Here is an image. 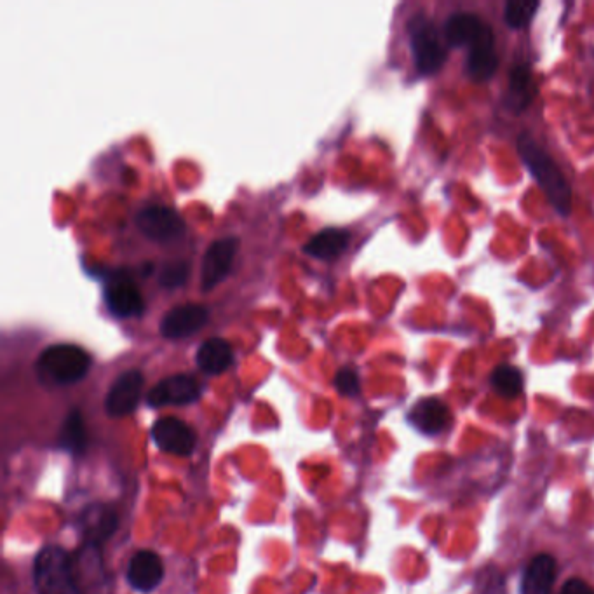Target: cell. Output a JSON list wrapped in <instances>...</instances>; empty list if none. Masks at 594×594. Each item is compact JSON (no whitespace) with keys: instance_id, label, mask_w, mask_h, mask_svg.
<instances>
[{"instance_id":"obj_2","label":"cell","mask_w":594,"mask_h":594,"mask_svg":"<svg viewBox=\"0 0 594 594\" xmlns=\"http://www.w3.org/2000/svg\"><path fill=\"white\" fill-rule=\"evenodd\" d=\"M37 594H84L77 582L74 561L61 547L48 546L34 563Z\"/></svg>"},{"instance_id":"obj_24","label":"cell","mask_w":594,"mask_h":594,"mask_svg":"<svg viewBox=\"0 0 594 594\" xmlns=\"http://www.w3.org/2000/svg\"><path fill=\"white\" fill-rule=\"evenodd\" d=\"M478 591L480 594H507L506 579L499 567L488 565L478 575Z\"/></svg>"},{"instance_id":"obj_26","label":"cell","mask_w":594,"mask_h":594,"mask_svg":"<svg viewBox=\"0 0 594 594\" xmlns=\"http://www.w3.org/2000/svg\"><path fill=\"white\" fill-rule=\"evenodd\" d=\"M335 387L342 396H358L361 391V384H359L358 373L354 372L352 368H342L335 377Z\"/></svg>"},{"instance_id":"obj_22","label":"cell","mask_w":594,"mask_h":594,"mask_svg":"<svg viewBox=\"0 0 594 594\" xmlns=\"http://www.w3.org/2000/svg\"><path fill=\"white\" fill-rule=\"evenodd\" d=\"M492 385L502 398H518L523 391V375L514 366L500 365L492 373Z\"/></svg>"},{"instance_id":"obj_1","label":"cell","mask_w":594,"mask_h":594,"mask_svg":"<svg viewBox=\"0 0 594 594\" xmlns=\"http://www.w3.org/2000/svg\"><path fill=\"white\" fill-rule=\"evenodd\" d=\"M518 150H520L521 159L527 164L530 173L534 175L540 189L554 208L560 211L561 215H570L572 189L553 157L540 147L539 142L530 133H523L520 136Z\"/></svg>"},{"instance_id":"obj_10","label":"cell","mask_w":594,"mask_h":594,"mask_svg":"<svg viewBox=\"0 0 594 594\" xmlns=\"http://www.w3.org/2000/svg\"><path fill=\"white\" fill-rule=\"evenodd\" d=\"M105 302L110 312L117 318H135L140 316L145 307L142 293L133 279L126 276H114L105 288Z\"/></svg>"},{"instance_id":"obj_27","label":"cell","mask_w":594,"mask_h":594,"mask_svg":"<svg viewBox=\"0 0 594 594\" xmlns=\"http://www.w3.org/2000/svg\"><path fill=\"white\" fill-rule=\"evenodd\" d=\"M561 594H593V589L581 579H570L561 589Z\"/></svg>"},{"instance_id":"obj_6","label":"cell","mask_w":594,"mask_h":594,"mask_svg":"<svg viewBox=\"0 0 594 594\" xmlns=\"http://www.w3.org/2000/svg\"><path fill=\"white\" fill-rule=\"evenodd\" d=\"M136 225L142 234L156 243H168L185 232L182 216L166 206H149L140 211L136 216Z\"/></svg>"},{"instance_id":"obj_4","label":"cell","mask_w":594,"mask_h":594,"mask_svg":"<svg viewBox=\"0 0 594 594\" xmlns=\"http://www.w3.org/2000/svg\"><path fill=\"white\" fill-rule=\"evenodd\" d=\"M410 41L420 74H436L443 68L446 61L445 42L429 18L420 14L410 21Z\"/></svg>"},{"instance_id":"obj_16","label":"cell","mask_w":594,"mask_h":594,"mask_svg":"<svg viewBox=\"0 0 594 594\" xmlns=\"http://www.w3.org/2000/svg\"><path fill=\"white\" fill-rule=\"evenodd\" d=\"M497 68H499V56L495 51V35L493 30H490L469 48L467 70L474 81H488L495 75Z\"/></svg>"},{"instance_id":"obj_17","label":"cell","mask_w":594,"mask_h":594,"mask_svg":"<svg viewBox=\"0 0 594 594\" xmlns=\"http://www.w3.org/2000/svg\"><path fill=\"white\" fill-rule=\"evenodd\" d=\"M556 581V561L549 554H539L530 561L523 582L521 594H551Z\"/></svg>"},{"instance_id":"obj_13","label":"cell","mask_w":594,"mask_h":594,"mask_svg":"<svg viewBox=\"0 0 594 594\" xmlns=\"http://www.w3.org/2000/svg\"><path fill=\"white\" fill-rule=\"evenodd\" d=\"M162 577L164 565L159 554L154 551H138L129 561L126 579L129 586L140 593L154 591L161 584Z\"/></svg>"},{"instance_id":"obj_25","label":"cell","mask_w":594,"mask_h":594,"mask_svg":"<svg viewBox=\"0 0 594 594\" xmlns=\"http://www.w3.org/2000/svg\"><path fill=\"white\" fill-rule=\"evenodd\" d=\"M189 264L187 262H171L162 267L161 274H159V283L162 288H180L185 284L187 277H189Z\"/></svg>"},{"instance_id":"obj_11","label":"cell","mask_w":594,"mask_h":594,"mask_svg":"<svg viewBox=\"0 0 594 594\" xmlns=\"http://www.w3.org/2000/svg\"><path fill=\"white\" fill-rule=\"evenodd\" d=\"M208 318L210 314L203 305H178L162 318L161 335L171 340L190 337L206 326Z\"/></svg>"},{"instance_id":"obj_5","label":"cell","mask_w":594,"mask_h":594,"mask_svg":"<svg viewBox=\"0 0 594 594\" xmlns=\"http://www.w3.org/2000/svg\"><path fill=\"white\" fill-rule=\"evenodd\" d=\"M143 378L140 370H128L115 378L114 384L105 398V410L110 417H126L136 410L142 398Z\"/></svg>"},{"instance_id":"obj_23","label":"cell","mask_w":594,"mask_h":594,"mask_svg":"<svg viewBox=\"0 0 594 594\" xmlns=\"http://www.w3.org/2000/svg\"><path fill=\"white\" fill-rule=\"evenodd\" d=\"M539 6L537 0H509L504 11L507 25L511 28L527 27L534 20Z\"/></svg>"},{"instance_id":"obj_19","label":"cell","mask_w":594,"mask_h":594,"mask_svg":"<svg viewBox=\"0 0 594 594\" xmlns=\"http://www.w3.org/2000/svg\"><path fill=\"white\" fill-rule=\"evenodd\" d=\"M199 370L208 375H220V373L229 370L232 361H234V352L227 340L223 338H210L199 347L196 356Z\"/></svg>"},{"instance_id":"obj_21","label":"cell","mask_w":594,"mask_h":594,"mask_svg":"<svg viewBox=\"0 0 594 594\" xmlns=\"http://www.w3.org/2000/svg\"><path fill=\"white\" fill-rule=\"evenodd\" d=\"M58 445L61 450L70 453V455H82L86 452L88 445V436H86V426L79 410H72L68 413L67 419L61 424L60 434H58Z\"/></svg>"},{"instance_id":"obj_14","label":"cell","mask_w":594,"mask_h":594,"mask_svg":"<svg viewBox=\"0 0 594 594\" xmlns=\"http://www.w3.org/2000/svg\"><path fill=\"white\" fill-rule=\"evenodd\" d=\"M452 420L450 408L438 398L420 399L410 410V422L417 431L427 436H436L445 431Z\"/></svg>"},{"instance_id":"obj_9","label":"cell","mask_w":594,"mask_h":594,"mask_svg":"<svg viewBox=\"0 0 594 594\" xmlns=\"http://www.w3.org/2000/svg\"><path fill=\"white\" fill-rule=\"evenodd\" d=\"M152 439L162 452L187 457L196 448V434L183 420L164 417L152 427Z\"/></svg>"},{"instance_id":"obj_3","label":"cell","mask_w":594,"mask_h":594,"mask_svg":"<svg viewBox=\"0 0 594 594\" xmlns=\"http://www.w3.org/2000/svg\"><path fill=\"white\" fill-rule=\"evenodd\" d=\"M91 368V356L74 344H56L48 347L37 359V373L44 382L68 385L86 377Z\"/></svg>"},{"instance_id":"obj_8","label":"cell","mask_w":594,"mask_h":594,"mask_svg":"<svg viewBox=\"0 0 594 594\" xmlns=\"http://www.w3.org/2000/svg\"><path fill=\"white\" fill-rule=\"evenodd\" d=\"M237 253L236 237L218 239L206 250L201 265V286L203 291L213 290L222 283L225 277L229 276L232 269V262Z\"/></svg>"},{"instance_id":"obj_12","label":"cell","mask_w":594,"mask_h":594,"mask_svg":"<svg viewBox=\"0 0 594 594\" xmlns=\"http://www.w3.org/2000/svg\"><path fill=\"white\" fill-rule=\"evenodd\" d=\"M79 525L86 544L98 547L115 534L119 527V516L114 507L98 502L84 509Z\"/></svg>"},{"instance_id":"obj_7","label":"cell","mask_w":594,"mask_h":594,"mask_svg":"<svg viewBox=\"0 0 594 594\" xmlns=\"http://www.w3.org/2000/svg\"><path fill=\"white\" fill-rule=\"evenodd\" d=\"M203 387L190 375H173L164 378L149 392L147 403L154 408L190 405L201 398Z\"/></svg>"},{"instance_id":"obj_18","label":"cell","mask_w":594,"mask_h":594,"mask_svg":"<svg viewBox=\"0 0 594 594\" xmlns=\"http://www.w3.org/2000/svg\"><path fill=\"white\" fill-rule=\"evenodd\" d=\"M535 93H537V88H535L532 70H530L527 63L514 65L511 75H509L507 107L514 110L516 114H520L530 103L534 102Z\"/></svg>"},{"instance_id":"obj_15","label":"cell","mask_w":594,"mask_h":594,"mask_svg":"<svg viewBox=\"0 0 594 594\" xmlns=\"http://www.w3.org/2000/svg\"><path fill=\"white\" fill-rule=\"evenodd\" d=\"M492 27L473 13H455L446 20L445 37L450 46H473Z\"/></svg>"},{"instance_id":"obj_20","label":"cell","mask_w":594,"mask_h":594,"mask_svg":"<svg viewBox=\"0 0 594 594\" xmlns=\"http://www.w3.org/2000/svg\"><path fill=\"white\" fill-rule=\"evenodd\" d=\"M349 232L344 229H330L321 230L316 236L312 237L309 243L305 244L304 251L309 257L319 258V260H331L342 255V251L347 248L349 244Z\"/></svg>"}]
</instances>
